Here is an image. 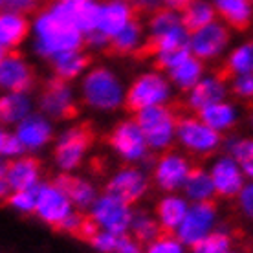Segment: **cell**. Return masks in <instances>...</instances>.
I'll return each instance as SVG.
<instances>
[{"label":"cell","mask_w":253,"mask_h":253,"mask_svg":"<svg viewBox=\"0 0 253 253\" xmlns=\"http://www.w3.org/2000/svg\"><path fill=\"white\" fill-rule=\"evenodd\" d=\"M76 6L55 0L44 9L35 13L30 26L33 51L39 57L48 59L55 57L57 53L70 50H81L84 37L77 30L74 20Z\"/></svg>","instance_id":"1"},{"label":"cell","mask_w":253,"mask_h":253,"mask_svg":"<svg viewBox=\"0 0 253 253\" xmlns=\"http://www.w3.org/2000/svg\"><path fill=\"white\" fill-rule=\"evenodd\" d=\"M125 90L121 77L107 66L88 68L81 81L83 101L99 112H114L123 107Z\"/></svg>","instance_id":"2"},{"label":"cell","mask_w":253,"mask_h":253,"mask_svg":"<svg viewBox=\"0 0 253 253\" xmlns=\"http://www.w3.org/2000/svg\"><path fill=\"white\" fill-rule=\"evenodd\" d=\"M172 84L162 70H149L139 74L125 90V105L132 112L151 107L169 105L172 97Z\"/></svg>","instance_id":"3"},{"label":"cell","mask_w":253,"mask_h":253,"mask_svg":"<svg viewBox=\"0 0 253 253\" xmlns=\"http://www.w3.org/2000/svg\"><path fill=\"white\" fill-rule=\"evenodd\" d=\"M134 120L141 128L151 151L164 152L172 147L178 118L167 105L139 110V112H136Z\"/></svg>","instance_id":"4"},{"label":"cell","mask_w":253,"mask_h":253,"mask_svg":"<svg viewBox=\"0 0 253 253\" xmlns=\"http://www.w3.org/2000/svg\"><path fill=\"white\" fill-rule=\"evenodd\" d=\"M174 141L193 156H209L220 149L224 139L198 116H182L176 121Z\"/></svg>","instance_id":"5"},{"label":"cell","mask_w":253,"mask_h":253,"mask_svg":"<svg viewBox=\"0 0 253 253\" xmlns=\"http://www.w3.org/2000/svg\"><path fill=\"white\" fill-rule=\"evenodd\" d=\"M108 145L112 147V151L116 152L118 158L130 165L145 164L149 160V154H151L145 136H143L134 118L121 120L112 128V132L108 136Z\"/></svg>","instance_id":"6"},{"label":"cell","mask_w":253,"mask_h":253,"mask_svg":"<svg viewBox=\"0 0 253 253\" xmlns=\"http://www.w3.org/2000/svg\"><path fill=\"white\" fill-rule=\"evenodd\" d=\"M92 145V132L88 126L76 125L66 128L55 141L53 160L63 172H72L79 169L86 158V152Z\"/></svg>","instance_id":"7"},{"label":"cell","mask_w":253,"mask_h":253,"mask_svg":"<svg viewBox=\"0 0 253 253\" xmlns=\"http://www.w3.org/2000/svg\"><path fill=\"white\" fill-rule=\"evenodd\" d=\"M88 211V216L99 229L116 235H126L130 229V222H132L134 215L132 206L121 202L120 198L108 195V193L97 195Z\"/></svg>","instance_id":"8"},{"label":"cell","mask_w":253,"mask_h":253,"mask_svg":"<svg viewBox=\"0 0 253 253\" xmlns=\"http://www.w3.org/2000/svg\"><path fill=\"white\" fill-rule=\"evenodd\" d=\"M231 42V28L222 20H213L209 24L189 32V51L191 55L206 61H215L224 55Z\"/></svg>","instance_id":"9"},{"label":"cell","mask_w":253,"mask_h":253,"mask_svg":"<svg viewBox=\"0 0 253 253\" xmlns=\"http://www.w3.org/2000/svg\"><path fill=\"white\" fill-rule=\"evenodd\" d=\"M216 208L213 202H193L185 211L180 226L174 231V237L185 248H193L208 233L216 229Z\"/></svg>","instance_id":"10"},{"label":"cell","mask_w":253,"mask_h":253,"mask_svg":"<svg viewBox=\"0 0 253 253\" xmlns=\"http://www.w3.org/2000/svg\"><path fill=\"white\" fill-rule=\"evenodd\" d=\"M147 48L154 55V61L160 70L172 68L182 59L191 55L189 51V30L182 24L174 26L171 30L164 32L162 35L147 41Z\"/></svg>","instance_id":"11"},{"label":"cell","mask_w":253,"mask_h":253,"mask_svg":"<svg viewBox=\"0 0 253 253\" xmlns=\"http://www.w3.org/2000/svg\"><path fill=\"white\" fill-rule=\"evenodd\" d=\"M193 169L191 160L176 151H164L152 164V182L164 193L182 191L185 178Z\"/></svg>","instance_id":"12"},{"label":"cell","mask_w":253,"mask_h":253,"mask_svg":"<svg viewBox=\"0 0 253 253\" xmlns=\"http://www.w3.org/2000/svg\"><path fill=\"white\" fill-rule=\"evenodd\" d=\"M151 180L145 171H141L136 165H126L121 167L108 178L105 193L120 198L125 204H136L149 193Z\"/></svg>","instance_id":"13"},{"label":"cell","mask_w":253,"mask_h":253,"mask_svg":"<svg viewBox=\"0 0 253 253\" xmlns=\"http://www.w3.org/2000/svg\"><path fill=\"white\" fill-rule=\"evenodd\" d=\"M72 211H74V206L59 185H55L53 182L51 184L41 182L37 185V198H35L33 213L44 224L57 228Z\"/></svg>","instance_id":"14"},{"label":"cell","mask_w":253,"mask_h":253,"mask_svg":"<svg viewBox=\"0 0 253 253\" xmlns=\"http://www.w3.org/2000/svg\"><path fill=\"white\" fill-rule=\"evenodd\" d=\"M39 107L50 120H68L76 116V92L70 83L53 77L39 97Z\"/></svg>","instance_id":"15"},{"label":"cell","mask_w":253,"mask_h":253,"mask_svg":"<svg viewBox=\"0 0 253 253\" xmlns=\"http://www.w3.org/2000/svg\"><path fill=\"white\" fill-rule=\"evenodd\" d=\"M33 83L30 63L17 51H6L0 59V92H30Z\"/></svg>","instance_id":"16"},{"label":"cell","mask_w":253,"mask_h":253,"mask_svg":"<svg viewBox=\"0 0 253 253\" xmlns=\"http://www.w3.org/2000/svg\"><path fill=\"white\" fill-rule=\"evenodd\" d=\"M13 134L22 143L26 152H37L53 139V125L50 118H46L44 114L32 112L15 125Z\"/></svg>","instance_id":"17"},{"label":"cell","mask_w":253,"mask_h":253,"mask_svg":"<svg viewBox=\"0 0 253 253\" xmlns=\"http://www.w3.org/2000/svg\"><path fill=\"white\" fill-rule=\"evenodd\" d=\"M209 176L215 187V195L224 196V198H233L237 193L242 189V185L246 184L248 178L241 171L239 164L231 160L228 154H224L220 158H216L211 167H209Z\"/></svg>","instance_id":"18"},{"label":"cell","mask_w":253,"mask_h":253,"mask_svg":"<svg viewBox=\"0 0 253 253\" xmlns=\"http://www.w3.org/2000/svg\"><path fill=\"white\" fill-rule=\"evenodd\" d=\"M228 81L222 74H211L204 76L191 90H187L185 103L193 112H200L202 108L213 105V103L228 99Z\"/></svg>","instance_id":"19"},{"label":"cell","mask_w":253,"mask_h":253,"mask_svg":"<svg viewBox=\"0 0 253 253\" xmlns=\"http://www.w3.org/2000/svg\"><path fill=\"white\" fill-rule=\"evenodd\" d=\"M136 15L126 4V0H103L97 11V28L95 32L112 39L121 28H125Z\"/></svg>","instance_id":"20"},{"label":"cell","mask_w":253,"mask_h":253,"mask_svg":"<svg viewBox=\"0 0 253 253\" xmlns=\"http://www.w3.org/2000/svg\"><path fill=\"white\" fill-rule=\"evenodd\" d=\"M30 26L32 20L28 19V15L0 9V48L15 51L30 37Z\"/></svg>","instance_id":"21"},{"label":"cell","mask_w":253,"mask_h":253,"mask_svg":"<svg viewBox=\"0 0 253 253\" xmlns=\"http://www.w3.org/2000/svg\"><path fill=\"white\" fill-rule=\"evenodd\" d=\"M53 184L59 185L64 191V195L68 196V200L72 202L74 209H77V211L90 209V206L94 204V200L99 195L94 182H90V180H86V178L83 176L70 174V172H63Z\"/></svg>","instance_id":"22"},{"label":"cell","mask_w":253,"mask_h":253,"mask_svg":"<svg viewBox=\"0 0 253 253\" xmlns=\"http://www.w3.org/2000/svg\"><path fill=\"white\" fill-rule=\"evenodd\" d=\"M7 184L11 191L37 187L41 184V164L26 154L7 160Z\"/></svg>","instance_id":"23"},{"label":"cell","mask_w":253,"mask_h":253,"mask_svg":"<svg viewBox=\"0 0 253 253\" xmlns=\"http://www.w3.org/2000/svg\"><path fill=\"white\" fill-rule=\"evenodd\" d=\"M187 208H189V202L184 195L167 193L165 196H162L154 209V218L158 222L160 229L164 233H174Z\"/></svg>","instance_id":"24"},{"label":"cell","mask_w":253,"mask_h":253,"mask_svg":"<svg viewBox=\"0 0 253 253\" xmlns=\"http://www.w3.org/2000/svg\"><path fill=\"white\" fill-rule=\"evenodd\" d=\"M215 7L216 19L231 30H246L252 24V0H209Z\"/></svg>","instance_id":"25"},{"label":"cell","mask_w":253,"mask_h":253,"mask_svg":"<svg viewBox=\"0 0 253 253\" xmlns=\"http://www.w3.org/2000/svg\"><path fill=\"white\" fill-rule=\"evenodd\" d=\"M33 112L30 92H2L0 94V125L15 126Z\"/></svg>","instance_id":"26"},{"label":"cell","mask_w":253,"mask_h":253,"mask_svg":"<svg viewBox=\"0 0 253 253\" xmlns=\"http://www.w3.org/2000/svg\"><path fill=\"white\" fill-rule=\"evenodd\" d=\"M196 116L208 126H211L215 132L224 134L229 132L239 123L241 112H239V108L235 107L233 103L224 99V101L213 103V105L202 108L200 112H196Z\"/></svg>","instance_id":"27"},{"label":"cell","mask_w":253,"mask_h":253,"mask_svg":"<svg viewBox=\"0 0 253 253\" xmlns=\"http://www.w3.org/2000/svg\"><path fill=\"white\" fill-rule=\"evenodd\" d=\"M51 70L57 79L61 81H76L77 77H83L84 72L88 70L90 66V57L81 50H70L63 51V53H57L55 57L50 59Z\"/></svg>","instance_id":"28"},{"label":"cell","mask_w":253,"mask_h":253,"mask_svg":"<svg viewBox=\"0 0 253 253\" xmlns=\"http://www.w3.org/2000/svg\"><path fill=\"white\" fill-rule=\"evenodd\" d=\"M147 46V33L145 26L141 24L136 17H134L125 28H121L114 37L110 39V50L120 53V55H132L139 53Z\"/></svg>","instance_id":"29"},{"label":"cell","mask_w":253,"mask_h":253,"mask_svg":"<svg viewBox=\"0 0 253 253\" xmlns=\"http://www.w3.org/2000/svg\"><path fill=\"white\" fill-rule=\"evenodd\" d=\"M204 72H206V66L202 61L196 59L195 55H187L180 63L174 64L172 68L167 70V79L171 81L172 88L187 92L206 76Z\"/></svg>","instance_id":"30"},{"label":"cell","mask_w":253,"mask_h":253,"mask_svg":"<svg viewBox=\"0 0 253 253\" xmlns=\"http://www.w3.org/2000/svg\"><path fill=\"white\" fill-rule=\"evenodd\" d=\"M184 196L187 198V202H211L215 196V187L211 182V176L206 169L200 167H193L191 172L185 178L184 185H182Z\"/></svg>","instance_id":"31"},{"label":"cell","mask_w":253,"mask_h":253,"mask_svg":"<svg viewBox=\"0 0 253 253\" xmlns=\"http://www.w3.org/2000/svg\"><path fill=\"white\" fill-rule=\"evenodd\" d=\"M180 17H182L185 28L193 32V30H198V28L216 20V13L209 0H193L189 6H185L180 11Z\"/></svg>","instance_id":"32"},{"label":"cell","mask_w":253,"mask_h":253,"mask_svg":"<svg viewBox=\"0 0 253 253\" xmlns=\"http://www.w3.org/2000/svg\"><path fill=\"white\" fill-rule=\"evenodd\" d=\"M226 147V154L229 158L235 160L244 176L250 180L253 174V141L252 138H229L222 141Z\"/></svg>","instance_id":"33"},{"label":"cell","mask_w":253,"mask_h":253,"mask_svg":"<svg viewBox=\"0 0 253 253\" xmlns=\"http://www.w3.org/2000/svg\"><path fill=\"white\" fill-rule=\"evenodd\" d=\"M253 68V46L252 42H242L235 46L226 57V74L228 76H244L252 74Z\"/></svg>","instance_id":"34"},{"label":"cell","mask_w":253,"mask_h":253,"mask_svg":"<svg viewBox=\"0 0 253 253\" xmlns=\"http://www.w3.org/2000/svg\"><path fill=\"white\" fill-rule=\"evenodd\" d=\"M162 233L158 222L152 215L141 211V213H136L134 211L132 222H130V229H128V235L136 239L139 244H147V242L154 241L158 235Z\"/></svg>","instance_id":"35"},{"label":"cell","mask_w":253,"mask_h":253,"mask_svg":"<svg viewBox=\"0 0 253 253\" xmlns=\"http://www.w3.org/2000/svg\"><path fill=\"white\" fill-rule=\"evenodd\" d=\"M233 237L226 229H213L193 246V253H226L231 250Z\"/></svg>","instance_id":"36"},{"label":"cell","mask_w":253,"mask_h":253,"mask_svg":"<svg viewBox=\"0 0 253 253\" xmlns=\"http://www.w3.org/2000/svg\"><path fill=\"white\" fill-rule=\"evenodd\" d=\"M97 11H99V2L97 0L76 6L74 20H76L77 30L83 33V37L90 32H95V28H97Z\"/></svg>","instance_id":"37"},{"label":"cell","mask_w":253,"mask_h":253,"mask_svg":"<svg viewBox=\"0 0 253 253\" xmlns=\"http://www.w3.org/2000/svg\"><path fill=\"white\" fill-rule=\"evenodd\" d=\"M143 253H185V246L174 237V233L162 231L154 241L147 242Z\"/></svg>","instance_id":"38"},{"label":"cell","mask_w":253,"mask_h":253,"mask_svg":"<svg viewBox=\"0 0 253 253\" xmlns=\"http://www.w3.org/2000/svg\"><path fill=\"white\" fill-rule=\"evenodd\" d=\"M35 198H37V187H33V189L11 191L7 195L6 200L19 213H33V209H35Z\"/></svg>","instance_id":"39"},{"label":"cell","mask_w":253,"mask_h":253,"mask_svg":"<svg viewBox=\"0 0 253 253\" xmlns=\"http://www.w3.org/2000/svg\"><path fill=\"white\" fill-rule=\"evenodd\" d=\"M118 239L120 235L110 233V231H105V229H95V233L88 239V242L92 244L95 252L99 253H114L116 246H118Z\"/></svg>","instance_id":"40"},{"label":"cell","mask_w":253,"mask_h":253,"mask_svg":"<svg viewBox=\"0 0 253 253\" xmlns=\"http://www.w3.org/2000/svg\"><path fill=\"white\" fill-rule=\"evenodd\" d=\"M26 151L22 143H20L17 136L13 132H7L6 138H4V143H2V149H0V156L4 160H13L19 158V156H24Z\"/></svg>","instance_id":"41"},{"label":"cell","mask_w":253,"mask_h":253,"mask_svg":"<svg viewBox=\"0 0 253 253\" xmlns=\"http://www.w3.org/2000/svg\"><path fill=\"white\" fill-rule=\"evenodd\" d=\"M231 92H233L239 99H250L253 95V77L252 74H244V76H235L231 81Z\"/></svg>","instance_id":"42"},{"label":"cell","mask_w":253,"mask_h":253,"mask_svg":"<svg viewBox=\"0 0 253 253\" xmlns=\"http://www.w3.org/2000/svg\"><path fill=\"white\" fill-rule=\"evenodd\" d=\"M84 218H86V216L83 215V211L74 209V211H72V213H70V215L66 216L61 224H59L57 228L61 229V231H64V233L77 235L79 233V229H81V226H83V222H84Z\"/></svg>","instance_id":"43"},{"label":"cell","mask_w":253,"mask_h":253,"mask_svg":"<svg viewBox=\"0 0 253 253\" xmlns=\"http://www.w3.org/2000/svg\"><path fill=\"white\" fill-rule=\"evenodd\" d=\"M134 15H151L162 7V0H126Z\"/></svg>","instance_id":"44"},{"label":"cell","mask_w":253,"mask_h":253,"mask_svg":"<svg viewBox=\"0 0 253 253\" xmlns=\"http://www.w3.org/2000/svg\"><path fill=\"white\" fill-rule=\"evenodd\" d=\"M39 0H4V9L17 11L22 15H30L39 7Z\"/></svg>","instance_id":"45"},{"label":"cell","mask_w":253,"mask_h":253,"mask_svg":"<svg viewBox=\"0 0 253 253\" xmlns=\"http://www.w3.org/2000/svg\"><path fill=\"white\" fill-rule=\"evenodd\" d=\"M237 200H239V208L242 209V213H246L248 216H252L253 213V187L250 182L242 185V189L237 193Z\"/></svg>","instance_id":"46"},{"label":"cell","mask_w":253,"mask_h":253,"mask_svg":"<svg viewBox=\"0 0 253 253\" xmlns=\"http://www.w3.org/2000/svg\"><path fill=\"white\" fill-rule=\"evenodd\" d=\"M83 46H86V48L95 50V51H103L110 46V39L105 37V35L99 32H90L84 35V42H83Z\"/></svg>","instance_id":"47"},{"label":"cell","mask_w":253,"mask_h":253,"mask_svg":"<svg viewBox=\"0 0 253 253\" xmlns=\"http://www.w3.org/2000/svg\"><path fill=\"white\" fill-rule=\"evenodd\" d=\"M114 253H143V248L136 239H132L130 235H120L118 239V246H116Z\"/></svg>","instance_id":"48"},{"label":"cell","mask_w":253,"mask_h":253,"mask_svg":"<svg viewBox=\"0 0 253 253\" xmlns=\"http://www.w3.org/2000/svg\"><path fill=\"white\" fill-rule=\"evenodd\" d=\"M11 193L9 184H7V160L0 156V198H7Z\"/></svg>","instance_id":"49"},{"label":"cell","mask_w":253,"mask_h":253,"mask_svg":"<svg viewBox=\"0 0 253 253\" xmlns=\"http://www.w3.org/2000/svg\"><path fill=\"white\" fill-rule=\"evenodd\" d=\"M193 0H162V7L172 9V11H182L185 6H189Z\"/></svg>","instance_id":"50"},{"label":"cell","mask_w":253,"mask_h":253,"mask_svg":"<svg viewBox=\"0 0 253 253\" xmlns=\"http://www.w3.org/2000/svg\"><path fill=\"white\" fill-rule=\"evenodd\" d=\"M63 2H68V4H74V6H79V4H86V2H94V0H63Z\"/></svg>","instance_id":"51"},{"label":"cell","mask_w":253,"mask_h":253,"mask_svg":"<svg viewBox=\"0 0 253 253\" xmlns=\"http://www.w3.org/2000/svg\"><path fill=\"white\" fill-rule=\"evenodd\" d=\"M6 134H7L6 126L0 125V149H2V143H4V138H6Z\"/></svg>","instance_id":"52"},{"label":"cell","mask_w":253,"mask_h":253,"mask_svg":"<svg viewBox=\"0 0 253 253\" xmlns=\"http://www.w3.org/2000/svg\"><path fill=\"white\" fill-rule=\"evenodd\" d=\"M4 53H6V50H4V48H0V59L4 57Z\"/></svg>","instance_id":"53"},{"label":"cell","mask_w":253,"mask_h":253,"mask_svg":"<svg viewBox=\"0 0 253 253\" xmlns=\"http://www.w3.org/2000/svg\"><path fill=\"white\" fill-rule=\"evenodd\" d=\"M0 9H4V0H0Z\"/></svg>","instance_id":"54"},{"label":"cell","mask_w":253,"mask_h":253,"mask_svg":"<svg viewBox=\"0 0 253 253\" xmlns=\"http://www.w3.org/2000/svg\"><path fill=\"white\" fill-rule=\"evenodd\" d=\"M226 253H233V252H231V250H229V252H226Z\"/></svg>","instance_id":"55"},{"label":"cell","mask_w":253,"mask_h":253,"mask_svg":"<svg viewBox=\"0 0 253 253\" xmlns=\"http://www.w3.org/2000/svg\"><path fill=\"white\" fill-rule=\"evenodd\" d=\"M39 2H42V0H39Z\"/></svg>","instance_id":"56"}]
</instances>
